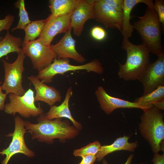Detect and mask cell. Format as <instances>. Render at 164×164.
<instances>
[{
	"instance_id": "obj_2",
	"label": "cell",
	"mask_w": 164,
	"mask_h": 164,
	"mask_svg": "<svg viewBox=\"0 0 164 164\" xmlns=\"http://www.w3.org/2000/svg\"><path fill=\"white\" fill-rule=\"evenodd\" d=\"M139 19L134 22L133 29L140 35L142 43L149 53L159 57L164 55L162 43V29L156 12L148 7L143 16H138Z\"/></svg>"
},
{
	"instance_id": "obj_14",
	"label": "cell",
	"mask_w": 164,
	"mask_h": 164,
	"mask_svg": "<svg viewBox=\"0 0 164 164\" xmlns=\"http://www.w3.org/2000/svg\"><path fill=\"white\" fill-rule=\"evenodd\" d=\"M95 94L101 109L107 114H110L114 110L119 108H138L144 111L152 105L145 107L135 102L113 97L108 94L102 86L97 87Z\"/></svg>"
},
{
	"instance_id": "obj_13",
	"label": "cell",
	"mask_w": 164,
	"mask_h": 164,
	"mask_svg": "<svg viewBox=\"0 0 164 164\" xmlns=\"http://www.w3.org/2000/svg\"><path fill=\"white\" fill-rule=\"evenodd\" d=\"M94 19L107 28H115L121 32L122 25V12L117 11L102 0H95L94 7Z\"/></svg>"
},
{
	"instance_id": "obj_34",
	"label": "cell",
	"mask_w": 164,
	"mask_h": 164,
	"mask_svg": "<svg viewBox=\"0 0 164 164\" xmlns=\"http://www.w3.org/2000/svg\"><path fill=\"white\" fill-rule=\"evenodd\" d=\"M133 155H131L128 158L126 162L124 164H131L132 160L133 158ZM102 164H108V162L105 160L103 161Z\"/></svg>"
},
{
	"instance_id": "obj_9",
	"label": "cell",
	"mask_w": 164,
	"mask_h": 164,
	"mask_svg": "<svg viewBox=\"0 0 164 164\" xmlns=\"http://www.w3.org/2000/svg\"><path fill=\"white\" fill-rule=\"evenodd\" d=\"M14 122V132L8 135L12 137L11 142L8 148L0 152V154L6 156L2 164H7L11 158L17 153L23 154L29 158L35 156L34 152L29 149L25 142L24 137L26 132L25 121L19 116H17L15 118Z\"/></svg>"
},
{
	"instance_id": "obj_17",
	"label": "cell",
	"mask_w": 164,
	"mask_h": 164,
	"mask_svg": "<svg viewBox=\"0 0 164 164\" xmlns=\"http://www.w3.org/2000/svg\"><path fill=\"white\" fill-rule=\"evenodd\" d=\"M72 87L67 89L65 99L59 105H53L50 106L49 111L45 114V118L49 120L65 118L69 119L73 123L74 126L78 131L82 129L81 124L76 121L73 117L69 108V101L73 95Z\"/></svg>"
},
{
	"instance_id": "obj_32",
	"label": "cell",
	"mask_w": 164,
	"mask_h": 164,
	"mask_svg": "<svg viewBox=\"0 0 164 164\" xmlns=\"http://www.w3.org/2000/svg\"><path fill=\"white\" fill-rule=\"evenodd\" d=\"M2 90L0 86V110H3L4 109L5 102L7 95L5 93L2 92Z\"/></svg>"
},
{
	"instance_id": "obj_26",
	"label": "cell",
	"mask_w": 164,
	"mask_h": 164,
	"mask_svg": "<svg viewBox=\"0 0 164 164\" xmlns=\"http://www.w3.org/2000/svg\"><path fill=\"white\" fill-rule=\"evenodd\" d=\"M154 9L158 15L159 21L161 24L162 31L164 29V1L156 0L154 3Z\"/></svg>"
},
{
	"instance_id": "obj_25",
	"label": "cell",
	"mask_w": 164,
	"mask_h": 164,
	"mask_svg": "<svg viewBox=\"0 0 164 164\" xmlns=\"http://www.w3.org/2000/svg\"><path fill=\"white\" fill-rule=\"evenodd\" d=\"M101 145L98 141L89 144L80 149L74 151L73 154L75 156H83L93 155H96L100 150Z\"/></svg>"
},
{
	"instance_id": "obj_35",
	"label": "cell",
	"mask_w": 164,
	"mask_h": 164,
	"mask_svg": "<svg viewBox=\"0 0 164 164\" xmlns=\"http://www.w3.org/2000/svg\"><path fill=\"white\" fill-rule=\"evenodd\" d=\"M2 82L0 80V86H1L2 85Z\"/></svg>"
},
{
	"instance_id": "obj_23",
	"label": "cell",
	"mask_w": 164,
	"mask_h": 164,
	"mask_svg": "<svg viewBox=\"0 0 164 164\" xmlns=\"http://www.w3.org/2000/svg\"><path fill=\"white\" fill-rule=\"evenodd\" d=\"M164 99V85L160 86L149 93L136 99L135 102L145 107Z\"/></svg>"
},
{
	"instance_id": "obj_27",
	"label": "cell",
	"mask_w": 164,
	"mask_h": 164,
	"mask_svg": "<svg viewBox=\"0 0 164 164\" xmlns=\"http://www.w3.org/2000/svg\"><path fill=\"white\" fill-rule=\"evenodd\" d=\"M15 17L13 15L11 14L6 15L5 18L0 20V32L4 30L9 31L13 24ZM3 38L0 37V41Z\"/></svg>"
},
{
	"instance_id": "obj_29",
	"label": "cell",
	"mask_w": 164,
	"mask_h": 164,
	"mask_svg": "<svg viewBox=\"0 0 164 164\" xmlns=\"http://www.w3.org/2000/svg\"><path fill=\"white\" fill-rule=\"evenodd\" d=\"M105 3L114 10L122 12L123 0H102Z\"/></svg>"
},
{
	"instance_id": "obj_21",
	"label": "cell",
	"mask_w": 164,
	"mask_h": 164,
	"mask_svg": "<svg viewBox=\"0 0 164 164\" xmlns=\"http://www.w3.org/2000/svg\"><path fill=\"white\" fill-rule=\"evenodd\" d=\"M79 0H50L49 7L53 16L56 17L73 12Z\"/></svg>"
},
{
	"instance_id": "obj_20",
	"label": "cell",
	"mask_w": 164,
	"mask_h": 164,
	"mask_svg": "<svg viewBox=\"0 0 164 164\" xmlns=\"http://www.w3.org/2000/svg\"><path fill=\"white\" fill-rule=\"evenodd\" d=\"M23 41L20 37H15L7 31L5 36L0 41V58L11 53H17L22 51Z\"/></svg>"
},
{
	"instance_id": "obj_10",
	"label": "cell",
	"mask_w": 164,
	"mask_h": 164,
	"mask_svg": "<svg viewBox=\"0 0 164 164\" xmlns=\"http://www.w3.org/2000/svg\"><path fill=\"white\" fill-rule=\"evenodd\" d=\"M138 80L143 86L142 95L152 92L159 86L164 85V55L158 57L154 62L150 63Z\"/></svg>"
},
{
	"instance_id": "obj_28",
	"label": "cell",
	"mask_w": 164,
	"mask_h": 164,
	"mask_svg": "<svg viewBox=\"0 0 164 164\" xmlns=\"http://www.w3.org/2000/svg\"><path fill=\"white\" fill-rule=\"evenodd\" d=\"M91 33L92 37L97 41L103 40L107 36V33L105 30L103 28L98 26L92 28Z\"/></svg>"
},
{
	"instance_id": "obj_19",
	"label": "cell",
	"mask_w": 164,
	"mask_h": 164,
	"mask_svg": "<svg viewBox=\"0 0 164 164\" xmlns=\"http://www.w3.org/2000/svg\"><path fill=\"white\" fill-rule=\"evenodd\" d=\"M129 137L124 136L117 138L110 145L101 146L100 150L96 155L97 160L100 162L108 154L117 151H134L137 146V143L129 142Z\"/></svg>"
},
{
	"instance_id": "obj_11",
	"label": "cell",
	"mask_w": 164,
	"mask_h": 164,
	"mask_svg": "<svg viewBox=\"0 0 164 164\" xmlns=\"http://www.w3.org/2000/svg\"><path fill=\"white\" fill-rule=\"evenodd\" d=\"M73 12L56 17L50 14L45 19L44 28L38 39L45 45L50 46L52 41L57 34L65 33L71 28L70 19Z\"/></svg>"
},
{
	"instance_id": "obj_15",
	"label": "cell",
	"mask_w": 164,
	"mask_h": 164,
	"mask_svg": "<svg viewBox=\"0 0 164 164\" xmlns=\"http://www.w3.org/2000/svg\"><path fill=\"white\" fill-rule=\"evenodd\" d=\"M71 30L70 28L58 43L51 44L50 46L56 53L57 59L70 58L78 63H83L86 59L76 49V41L72 37Z\"/></svg>"
},
{
	"instance_id": "obj_24",
	"label": "cell",
	"mask_w": 164,
	"mask_h": 164,
	"mask_svg": "<svg viewBox=\"0 0 164 164\" xmlns=\"http://www.w3.org/2000/svg\"><path fill=\"white\" fill-rule=\"evenodd\" d=\"M15 8L19 10V21L17 26L12 29V32L18 29H23L25 27L31 22L28 13L25 8L24 0L16 1L14 3Z\"/></svg>"
},
{
	"instance_id": "obj_18",
	"label": "cell",
	"mask_w": 164,
	"mask_h": 164,
	"mask_svg": "<svg viewBox=\"0 0 164 164\" xmlns=\"http://www.w3.org/2000/svg\"><path fill=\"white\" fill-rule=\"evenodd\" d=\"M144 3L150 9H154V3L151 0H123V18L122 29L121 32L123 37L128 39L131 37L133 29L130 24V19L133 16L130 13L134 7L137 4Z\"/></svg>"
},
{
	"instance_id": "obj_16",
	"label": "cell",
	"mask_w": 164,
	"mask_h": 164,
	"mask_svg": "<svg viewBox=\"0 0 164 164\" xmlns=\"http://www.w3.org/2000/svg\"><path fill=\"white\" fill-rule=\"evenodd\" d=\"M27 78L34 86L36 92L35 101H43L51 106L61 101L60 92L55 88L47 85L37 76L31 75Z\"/></svg>"
},
{
	"instance_id": "obj_4",
	"label": "cell",
	"mask_w": 164,
	"mask_h": 164,
	"mask_svg": "<svg viewBox=\"0 0 164 164\" xmlns=\"http://www.w3.org/2000/svg\"><path fill=\"white\" fill-rule=\"evenodd\" d=\"M144 111L141 117V131L153 151L158 153L161 150V144L164 138L163 114L152 104Z\"/></svg>"
},
{
	"instance_id": "obj_12",
	"label": "cell",
	"mask_w": 164,
	"mask_h": 164,
	"mask_svg": "<svg viewBox=\"0 0 164 164\" xmlns=\"http://www.w3.org/2000/svg\"><path fill=\"white\" fill-rule=\"evenodd\" d=\"M95 2V0H79L70 19V26L74 36L80 37L86 21L94 19Z\"/></svg>"
},
{
	"instance_id": "obj_22",
	"label": "cell",
	"mask_w": 164,
	"mask_h": 164,
	"mask_svg": "<svg viewBox=\"0 0 164 164\" xmlns=\"http://www.w3.org/2000/svg\"><path fill=\"white\" fill-rule=\"evenodd\" d=\"M45 23V19L31 21L23 29L25 36L23 43L32 41L39 38L43 29Z\"/></svg>"
},
{
	"instance_id": "obj_8",
	"label": "cell",
	"mask_w": 164,
	"mask_h": 164,
	"mask_svg": "<svg viewBox=\"0 0 164 164\" xmlns=\"http://www.w3.org/2000/svg\"><path fill=\"white\" fill-rule=\"evenodd\" d=\"M22 48L26 56L30 59L33 68L38 72L47 67L57 58L51 46L45 45L38 39L23 43Z\"/></svg>"
},
{
	"instance_id": "obj_1",
	"label": "cell",
	"mask_w": 164,
	"mask_h": 164,
	"mask_svg": "<svg viewBox=\"0 0 164 164\" xmlns=\"http://www.w3.org/2000/svg\"><path fill=\"white\" fill-rule=\"evenodd\" d=\"M36 124L25 121V127L31 134L32 139L40 142L51 144L56 138L65 142L66 140L74 138L79 134V131L74 126L70 125L66 120L62 121V118L49 120L43 113L39 115Z\"/></svg>"
},
{
	"instance_id": "obj_5",
	"label": "cell",
	"mask_w": 164,
	"mask_h": 164,
	"mask_svg": "<svg viewBox=\"0 0 164 164\" xmlns=\"http://www.w3.org/2000/svg\"><path fill=\"white\" fill-rule=\"evenodd\" d=\"M81 70L93 72L99 74L104 72L101 64L97 59H94L84 64L75 65L70 64L69 59L56 58L47 67L39 72L37 76L42 82L49 83L51 82L54 77L57 74H62L69 71Z\"/></svg>"
},
{
	"instance_id": "obj_31",
	"label": "cell",
	"mask_w": 164,
	"mask_h": 164,
	"mask_svg": "<svg viewBox=\"0 0 164 164\" xmlns=\"http://www.w3.org/2000/svg\"><path fill=\"white\" fill-rule=\"evenodd\" d=\"M152 161L154 164H164V154L160 155L155 153Z\"/></svg>"
},
{
	"instance_id": "obj_3",
	"label": "cell",
	"mask_w": 164,
	"mask_h": 164,
	"mask_svg": "<svg viewBox=\"0 0 164 164\" xmlns=\"http://www.w3.org/2000/svg\"><path fill=\"white\" fill-rule=\"evenodd\" d=\"M121 48L126 51L127 57L124 64L119 63V77L125 81L138 80L150 63L149 51L143 44L135 45L126 37Z\"/></svg>"
},
{
	"instance_id": "obj_7",
	"label": "cell",
	"mask_w": 164,
	"mask_h": 164,
	"mask_svg": "<svg viewBox=\"0 0 164 164\" xmlns=\"http://www.w3.org/2000/svg\"><path fill=\"white\" fill-rule=\"evenodd\" d=\"M10 102L5 105L4 111L15 115L17 113L25 118L39 116L43 113L39 103L37 107L35 104L34 91L29 88L22 96L12 93L9 96Z\"/></svg>"
},
{
	"instance_id": "obj_6",
	"label": "cell",
	"mask_w": 164,
	"mask_h": 164,
	"mask_svg": "<svg viewBox=\"0 0 164 164\" xmlns=\"http://www.w3.org/2000/svg\"><path fill=\"white\" fill-rule=\"evenodd\" d=\"M26 56L23 51L18 53L15 61L9 63L2 60L5 70V80L0 86L7 95L12 93L22 96L26 91L22 85V73L25 70L24 61Z\"/></svg>"
},
{
	"instance_id": "obj_30",
	"label": "cell",
	"mask_w": 164,
	"mask_h": 164,
	"mask_svg": "<svg viewBox=\"0 0 164 164\" xmlns=\"http://www.w3.org/2000/svg\"><path fill=\"white\" fill-rule=\"evenodd\" d=\"M82 159L78 164H94L96 160V155H90L81 157Z\"/></svg>"
},
{
	"instance_id": "obj_33",
	"label": "cell",
	"mask_w": 164,
	"mask_h": 164,
	"mask_svg": "<svg viewBox=\"0 0 164 164\" xmlns=\"http://www.w3.org/2000/svg\"><path fill=\"white\" fill-rule=\"evenodd\" d=\"M159 110H163L164 109V99L157 101L152 104Z\"/></svg>"
}]
</instances>
